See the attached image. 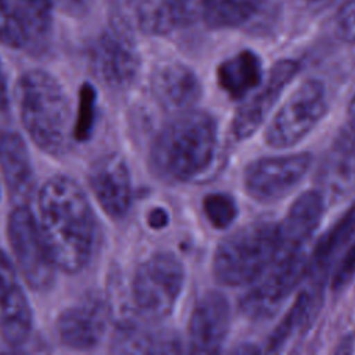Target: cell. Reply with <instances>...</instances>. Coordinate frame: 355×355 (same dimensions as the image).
Segmentation results:
<instances>
[{"instance_id": "obj_33", "label": "cell", "mask_w": 355, "mask_h": 355, "mask_svg": "<svg viewBox=\"0 0 355 355\" xmlns=\"http://www.w3.org/2000/svg\"><path fill=\"white\" fill-rule=\"evenodd\" d=\"M8 103V96H7V80L6 75L3 71V65L0 61V110H4Z\"/></svg>"}, {"instance_id": "obj_23", "label": "cell", "mask_w": 355, "mask_h": 355, "mask_svg": "<svg viewBox=\"0 0 355 355\" xmlns=\"http://www.w3.org/2000/svg\"><path fill=\"white\" fill-rule=\"evenodd\" d=\"M183 0H141L137 24L148 35H165L191 19Z\"/></svg>"}, {"instance_id": "obj_9", "label": "cell", "mask_w": 355, "mask_h": 355, "mask_svg": "<svg viewBox=\"0 0 355 355\" xmlns=\"http://www.w3.org/2000/svg\"><path fill=\"white\" fill-rule=\"evenodd\" d=\"M312 164L309 153L262 157L247 165L243 183L258 202L270 204L288 196L306 176Z\"/></svg>"}, {"instance_id": "obj_27", "label": "cell", "mask_w": 355, "mask_h": 355, "mask_svg": "<svg viewBox=\"0 0 355 355\" xmlns=\"http://www.w3.org/2000/svg\"><path fill=\"white\" fill-rule=\"evenodd\" d=\"M29 42L40 40L50 28L54 0H19Z\"/></svg>"}, {"instance_id": "obj_32", "label": "cell", "mask_w": 355, "mask_h": 355, "mask_svg": "<svg viewBox=\"0 0 355 355\" xmlns=\"http://www.w3.org/2000/svg\"><path fill=\"white\" fill-rule=\"evenodd\" d=\"M148 226L153 229H161L168 223V214L162 208H154L148 214Z\"/></svg>"}, {"instance_id": "obj_20", "label": "cell", "mask_w": 355, "mask_h": 355, "mask_svg": "<svg viewBox=\"0 0 355 355\" xmlns=\"http://www.w3.org/2000/svg\"><path fill=\"white\" fill-rule=\"evenodd\" d=\"M262 76L261 60L250 50H243L225 60L216 71L219 86L236 100H240L251 90L258 89L262 83Z\"/></svg>"}, {"instance_id": "obj_16", "label": "cell", "mask_w": 355, "mask_h": 355, "mask_svg": "<svg viewBox=\"0 0 355 355\" xmlns=\"http://www.w3.org/2000/svg\"><path fill=\"white\" fill-rule=\"evenodd\" d=\"M324 212V200L318 190L301 193L277 223V255L302 251V245L318 229Z\"/></svg>"}, {"instance_id": "obj_28", "label": "cell", "mask_w": 355, "mask_h": 355, "mask_svg": "<svg viewBox=\"0 0 355 355\" xmlns=\"http://www.w3.org/2000/svg\"><path fill=\"white\" fill-rule=\"evenodd\" d=\"M204 214L208 222L216 229L229 227L237 218L236 200L226 193H211L202 201Z\"/></svg>"}, {"instance_id": "obj_17", "label": "cell", "mask_w": 355, "mask_h": 355, "mask_svg": "<svg viewBox=\"0 0 355 355\" xmlns=\"http://www.w3.org/2000/svg\"><path fill=\"white\" fill-rule=\"evenodd\" d=\"M151 93L162 110L179 114L190 110L200 98L201 83L189 67L166 62L154 69Z\"/></svg>"}, {"instance_id": "obj_15", "label": "cell", "mask_w": 355, "mask_h": 355, "mask_svg": "<svg viewBox=\"0 0 355 355\" xmlns=\"http://www.w3.org/2000/svg\"><path fill=\"white\" fill-rule=\"evenodd\" d=\"M32 330V311L11 261L0 250V336L12 347L22 345Z\"/></svg>"}, {"instance_id": "obj_5", "label": "cell", "mask_w": 355, "mask_h": 355, "mask_svg": "<svg viewBox=\"0 0 355 355\" xmlns=\"http://www.w3.org/2000/svg\"><path fill=\"white\" fill-rule=\"evenodd\" d=\"M184 270L171 254H155L146 259L136 270L132 282L135 309L147 320L166 318L182 291Z\"/></svg>"}, {"instance_id": "obj_10", "label": "cell", "mask_w": 355, "mask_h": 355, "mask_svg": "<svg viewBox=\"0 0 355 355\" xmlns=\"http://www.w3.org/2000/svg\"><path fill=\"white\" fill-rule=\"evenodd\" d=\"M90 67L104 86L112 90L129 87L140 68L139 50L132 35L116 25L104 31L92 49Z\"/></svg>"}, {"instance_id": "obj_22", "label": "cell", "mask_w": 355, "mask_h": 355, "mask_svg": "<svg viewBox=\"0 0 355 355\" xmlns=\"http://www.w3.org/2000/svg\"><path fill=\"white\" fill-rule=\"evenodd\" d=\"M355 233V204L334 223V226L324 233V236L315 245L311 259H308L309 277L323 279L331 261L348 244Z\"/></svg>"}, {"instance_id": "obj_6", "label": "cell", "mask_w": 355, "mask_h": 355, "mask_svg": "<svg viewBox=\"0 0 355 355\" xmlns=\"http://www.w3.org/2000/svg\"><path fill=\"white\" fill-rule=\"evenodd\" d=\"M7 237L15 265L26 284L43 291L53 286L57 265L42 236L37 219L24 204L8 216Z\"/></svg>"}, {"instance_id": "obj_34", "label": "cell", "mask_w": 355, "mask_h": 355, "mask_svg": "<svg viewBox=\"0 0 355 355\" xmlns=\"http://www.w3.org/2000/svg\"><path fill=\"white\" fill-rule=\"evenodd\" d=\"M54 3L68 11H73L75 8H80L85 0H54Z\"/></svg>"}, {"instance_id": "obj_25", "label": "cell", "mask_w": 355, "mask_h": 355, "mask_svg": "<svg viewBox=\"0 0 355 355\" xmlns=\"http://www.w3.org/2000/svg\"><path fill=\"white\" fill-rule=\"evenodd\" d=\"M262 0H202V17L212 28H234L251 19Z\"/></svg>"}, {"instance_id": "obj_8", "label": "cell", "mask_w": 355, "mask_h": 355, "mask_svg": "<svg viewBox=\"0 0 355 355\" xmlns=\"http://www.w3.org/2000/svg\"><path fill=\"white\" fill-rule=\"evenodd\" d=\"M308 259L302 251L279 255L240 300V311L252 320L272 318L306 277Z\"/></svg>"}, {"instance_id": "obj_24", "label": "cell", "mask_w": 355, "mask_h": 355, "mask_svg": "<svg viewBox=\"0 0 355 355\" xmlns=\"http://www.w3.org/2000/svg\"><path fill=\"white\" fill-rule=\"evenodd\" d=\"M330 193L345 194L355 189V130L349 129L337 144L326 173Z\"/></svg>"}, {"instance_id": "obj_13", "label": "cell", "mask_w": 355, "mask_h": 355, "mask_svg": "<svg viewBox=\"0 0 355 355\" xmlns=\"http://www.w3.org/2000/svg\"><path fill=\"white\" fill-rule=\"evenodd\" d=\"M89 184L107 215L114 219L126 215L132 204V183L128 165L119 154L98 157L90 165Z\"/></svg>"}, {"instance_id": "obj_35", "label": "cell", "mask_w": 355, "mask_h": 355, "mask_svg": "<svg viewBox=\"0 0 355 355\" xmlns=\"http://www.w3.org/2000/svg\"><path fill=\"white\" fill-rule=\"evenodd\" d=\"M347 118H348V128L355 130V94L352 96V98H351V101L348 104Z\"/></svg>"}, {"instance_id": "obj_7", "label": "cell", "mask_w": 355, "mask_h": 355, "mask_svg": "<svg viewBox=\"0 0 355 355\" xmlns=\"http://www.w3.org/2000/svg\"><path fill=\"white\" fill-rule=\"evenodd\" d=\"M323 83L304 80L280 105L265 130V141L273 148H287L302 140L326 112Z\"/></svg>"}, {"instance_id": "obj_30", "label": "cell", "mask_w": 355, "mask_h": 355, "mask_svg": "<svg viewBox=\"0 0 355 355\" xmlns=\"http://www.w3.org/2000/svg\"><path fill=\"white\" fill-rule=\"evenodd\" d=\"M355 277V243L345 251L344 257L338 262L333 277H331V288L340 291L345 288Z\"/></svg>"}, {"instance_id": "obj_4", "label": "cell", "mask_w": 355, "mask_h": 355, "mask_svg": "<svg viewBox=\"0 0 355 355\" xmlns=\"http://www.w3.org/2000/svg\"><path fill=\"white\" fill-rule=\"evenodd\" d=\"M277 248V223L254 220L219 243L212 259L214 276L223 286L252 284L273 263Z\"/></svg>"}, {"instance_id": "obj_29", "label": "cell", "mask_w": 355, "mask_h": 355, "mask_svg": "<svg viewBox=\"0 0 355 355\" xmlns=\"http://www.w3.org/2000/svg\"><path fill=\"white\" fill-rule=\"evenodd\" d=\"M96 119V92L92 85L85 83L79 90V105L73 122V139L86 140L92 135Z\"/></svg>"}, {"instance_id": "obj_31", "label": "cell", "mask_w": 355, "mask_h": 355, "mask_svg": "<svg viewBox=\"0 0 355 355\" xmlns=\"http://www.w3.org/2000/svg\"><path fill=\"white\" fill-rule=\"evenodd\" d=\"M336 35L344 42H355V0H348L337 12Z\"/></svg>"}, {"instance_id": "obj_26", "label": "cell", "mask_w": 355, "mask_h": 355, "mask_svg": "<svg viewBox=\"0 0 355 355\" xmlns=\"http://www.w3.org/2000/svg\"><path fill=\"white\" fill-rule=\"evenodd\" d=\"M0 42L11 49L31 44L19 0H0Z\"/></svg>"}, {"instance_id": "obj_11", "label": "cell", "mask_w": 355, "mask_h": 355, "mask_svg": "<svg viewBox=\"0 0 355 355\" xmlns=\"http://www.w3.org/2000/svg\"><path fill=\"white\" fill-rule=\"evenodd\" d=\"M110 305L98 293L86 294L64 309L55 323L58 340L71 349H92L101 341L110 318Z\"/></svg>"}, {"instance_id": "obj_18", "label": "cell", "mask_w": 355, "mask_h": 355, "mask_svg": "<svg viewBox=\"0 0 355 355\" xmlns=\"http://www.w3.org/2000/svg\"><path fill=\"white\" fill-rule=\"evenodd\" d=\"M322 279L309 277L298 293L291 308L272 331L266 343V352L282 351L293 338L304 334L315 322L322 306Z\"/></svg>"}, {"instance_id": "obj_21", "label": "cell", "mask_w": 355, "mask_h": 355, "mask_svg": "<svg viewBox=\"0 0 355 355\" xmlns=\"http://www.w3.org/2000/svg\"><path fill=\"white\" fill-rule=\"evenodd\" d=\"M112 351L119 354H175L180 351V345L172 333L148 331L135 322H129L118 326Z\"/></svg>"}, {"instance_id": "obj_19", "label": "cell", "mask_w": 355, "mask_h": 355, "mask_svg": "<svg viewBox=\"0 0 355 355\" xmlns=\"http://www.w3.org/2000/svg\"><path fill=\"white\" fill-rule=\"evenodd\" d=\"M0 172L11 198L18 201V205L31 198L35 190L33 169L26 144L15 132L0 135Z\"/></svg>"}, {"instance_id": "obj_3", "label": "cell", "mask_w": 355, "mask_h": 355, "mask_svg": "<svg viewBox=\"0 0 355 355\" xmlns=\"http://www.w3.org/2000/svg\"><path fill=\"white\" fill-rule=\"evenodd\" d=\"M22 125L44 153L62 155L73 137L71 105L60 82L46 71L25 72L17 85Z\"/></svg>"}, {"instance_id": "obj_14", "label": "cell", "mask_w": 355, "mask_h": 355, "mask_svg": "<svg viewBox=\"0 0 355 355\" xmlns=\"http://www.w3.org/2000/svg\"><path fill=\"white\" fill-rule=\"evenodd\" d=\"M230 329V305L220 291H207L196 302L189 322V345L194 354H215Z\"/></svg>"}, {"instance_id": "obj_2", "label": "cell", "mask_w": 355, "mask_h": 355, "mask_svg": "<svg viewBox=\"0 0 355 355\" xmlns=\"http://www.w3.org/2000/svg\"><path fill=\"white\" fill-rule=\"evenodd\" d=\"M218 128L205 111L179 112L157 136L151 147L154 172L169 182H187L202 175L214 162Z\"/></svg>"}, {"instance_id": "obj_1", "label": "cell", "mask_w": 355, "mask_h": 355, "mask_svg": "<svg viewBox=\"0 0 355 355\" xmlns=\"http://www.w3.org/2000/svg\"><path fill=\"white\" fill-rule=\"evenodd\" d=\"M37 223L51 257L61 270L76 273L90 261L96 244V220L82 187L71 178H50L37 196Z\"/></svg>"}, {"instance_id": "obj_12", "label": "cell", "mask_w": 355, "mask_h": 355, "mask_svg": "<svg viewBox=\"0 0 355 355\" xmlns=\"http://www.w3.org/2000/svg\"><path fill=\"white\" fill-rule=\"evenodd\" d=\"M298 69V62L293 60H280L272 65L261 89L245 100L233 116L232 135L236 140H245L259 129L284 87L297 75Z\"/></svg>"}]
</instances>
